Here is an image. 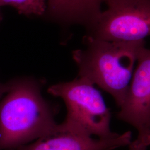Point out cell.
I'll return each instance as SVG.
<instances>
[{
    "mask_svg": "<svg viewBox=\"0 0 150 150\" xmlns=\"http://www.w3.org/2000/svg\"><path fill=\"white\" fill-rule=\"evenodd\" d=\"M7 83H3L0 82V100L5 95L6 92L7 91Z\"/></svg>",
    "mask_w": 150,
    "mask_h": 150,
    "instance_id": "obj_10",
    "label": "cell"
},
{
    "mask_svg": "<svg viewBox=\"0 0 150 150\" xmlns=\"http://www.w3.org/2000/svg\"><path fill=\"white\" fill-rule=\"evenodd\" d=\"M59 125V124H58ZM132 132L127 131L110 139H93L57 129L26 145L8 150H113L129 146Z\"/></svg>",
    "mask_w": 150,
    "mask_h": 150,
    "instance_id": "obj_6",
    "label": "cell"
},
{
    "mask_svg": "<svg viewBox=\"0 0 150 150\" xmlns=\"http://www.w3.org/2000/svg\"><path fill=\"white\" fill-rule=\"evenodd\" d=\"M7 84L0 100V150L26 145L57 129L55 108L42 96L40 82L23 77Z\"/></svg>",
    "mask_w": 150,
    "mask_h": 150,
    "instance_id": "obj_1",
    "label": "cell"
},
{
    "mask_svg": "<svg viewBox=\"0 0 150 150\" xmlns=\"http://www.w3.org/2000/svg\"><path fill=\"white\" fill-rule=\"evenodd\" d=\"M85 48L73 51L79 77L87 79L112 96L121 107L131 80L134 64L145 40L110 42L85 36Z\"/></svg>",
    "mask_w": 150,
    "mask_h": 150,
    "instance_id": "obj_2",
    "label": "cell"
},
{
    "mask_svg": "<svg viewBox=\"0 0 150 150\" xmlns=\"http://www.w3.org/2000/svg\"><path fill=\"white\" fill-rule=\"evenodd\" d=\"M150 146V134L138 136L129 145V150H146Z\"/></svg>",
    "mask_w": 150,
    "mask_h": 150,
    "instance_id": "obj_9",
    "label": "cell"
},
{
    "mask_svg": "<svg viewBox=\"0 0 150 150\" xmlns=\"http://www.w3.org/2000/svg\"><path fill=\"white\" fill-rule=\"evenodd\" d=\"M149 131L150 134V125H149Z\"/></svg>",
    "mask_w": 150,
    "mask_h": 150,
    "instance_id": "obj_11",
    "label": "cell"
},
{
    "mask_svg": "<svg viewBox=\"0 0 150 150\" xmlns=\"http://www.w3.org/2000/svg\"><path fill=\"white\" fill-rule=\"evenodd\" d=\"M86 36L110 42L144 40L150 36V0H107Z\"/></svg>",
    "mask_w": 150,
    "mask_h": 150,
    "instance_id": "obj_4",
    "label": "cell"
},
{
    "mask_svg": "<svg viewBox=\"0 0 150 150\" xmlns=\"http://www.w3.org/2000/svg\"><path fill=\"white\" fill-rule=\"evenodd\" d=\"M48 92L61 98L67 107L66 118L58 125L59 130L99 139L118 135L111 130V114L101 93L87 79L78 76L50 86Z\"/></svg>",
    "mask_w": 150,
    "mask_h": 150,
    "instance_id": "obj_3",
    "label": "cell"
},
{
    "mask_svg": "<svg viewBox=\"0 0 150 150\" xmlns=\"http://www.w3.org/2000/svg\"><path fill=\"white\" fill-rule=\"evenodd\" d=\"M137 62L117 117L134 127L138 136H144L150 134V49L142 48Z\"/></svg>",
    "mask_w": 150,
    "mask_h": 150,
    "instance_id": "obj_5",
    "label": "cell"
},
{
    "mask_svg": "<svg viewBox=\"0 0 150 150\" xmlns=\"http://www.w3.org/2000/svg\"><path fill=\"white\" fill-rule=\"evenodd\" d=\"M10 6L18 13L26 16H44L46 0H0V6Z\"/></svg>",
    "mask_w": 150,
    "mask_h": 150,
    "instance_id": "obj_8",
    "label": "cell"
},
{
    "mask_svg": "<svg viewBox=\"0 0 150 150\" xmlns=\"http://www.w3.org/2000/svg\"><path fill=\"white\" fill-rule=\"evenodd\" d=\"M0 19H1V16H0Z\"/></svg>",
    "mask_w": 150,
    "mask_h": 150,
    "instance_id": "obj_12",
    "label": "cell"
},
{
    "mask_svg": "<svg viewBox=\"0 0 150 150\" xmlns=\"http://www.w3.org/2000/svg\"><path fill=\"white\" fill-rule=\"evenodd\" d=\"M107 0H46L44 15L59 23L78 24L90 30Z\"/></svg>",
    "mask_w": 150,
    "mask_h": 150,
    "instance_id": "obj_7",
    "label": "cell"
}]
</instances>
